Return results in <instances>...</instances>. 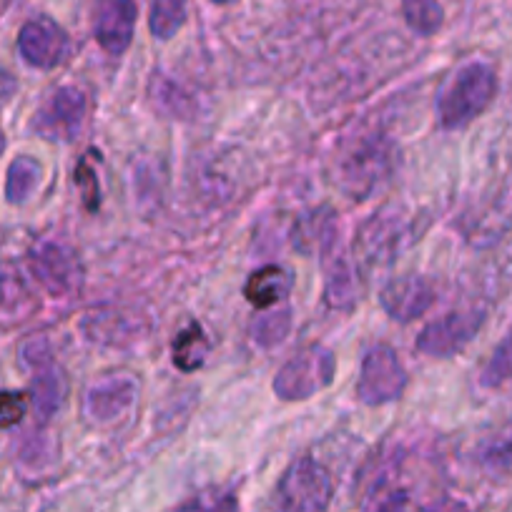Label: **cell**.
I'll list each match as a JSON object with an SVG mask.
<instances>
[{"mask_svg": "<svg viewBox=\"0 0 512 512\" xmlns=\"http://www.w3.org/2000/svg\"><path fill=\"white\" fill-rule=\"evenodd\" d=\"M21 357L33 374L31 392H28L33 410L38 412L41 420H51L61 410L63 402H66V372H63L61 364L53 357L51 344H48L46 337L28 339L21 347Z\"/></svg>", "mask_w": 512, "mask_h": 512, "instance_id": "obj_8", "label": "cell"}, {"mask_svg": "<svg viewBox=\"0 0 512 512\" xmlns=\"http://www.w3.org/2000/svg\"><path fill=\"white\" fill-rule=\"evenodd\" d=\"M209 512H239V502H236L234 495H224L219 500H214Z\"/></svg>", "mask_w": 512, "mask_h": 512, "instance_id": "obj_30", "label": "cell"}, {"mask_svg": "<svg viewBox=\"0 0 512 512\" xmlns=\"http://www.w3.org/2000/svg\"><path fill=\"white\" fill-rule=\"evenodd\" d=\"M407 390V369L390 344H374L362 359L357 379V400L367 407H382L400 400Z\"/></svg>", "mask_w": 512, "mask_h": 512, "instance_id": "obj_7", "label": "cell"}, {"mask_svg": "<svg viewBox=\"0 0 512 512\" xmlns=\"http://www.w3.org/2000/svg\"><path fill=\"white\" fill-rule=\"evenodd\" d=\"M189 18V0H151L149 28L151 36L169 41L184 28Z\"/></svg>", "mask_w": 512, "mask_h": 512, "instance_id": "obj_23", "label": "cell"}, {"mask_svg": "<svg viewBox=\"0 0 512 512\" xmlns=\"http://www.w3.org/2000/svg\"><path fill=\"white\" fill-rule=\"evenodd\" d=\"M211 505H214V502H211ZM211 505L206 500H201V497H196V500H189V502H184V505L174 507L171 512H209Z\"/></svg>", "mask_w": 512, "mask_h": 512, "instance_id": "obj_31", "label": "cell"}, {"mask_svg": "<svg viewBox=\"0 0 512 512\" xmlns=\"http://www.w3.org/2000/svg\"><path fill=\"white\" fill-rule=\"evenodd\" d=\"M18 53L28 66L38 71H53L71 53V38L51 18H33L18 33Z\"/></svg>", "mask_w": 512, "mask_h": 512, "instance_id": "obj_12", "label": "cell"}, {"mask_svg": "<svg viewBox=\"0 0 512 512\" xmlns=\"http://www.w3.org/2000/svg\"><path fill=\"white\" fill-rule=\"evenodd\" d=\"M83 334L98 347H131L149 334V324L144 317L126 309H93L81 324Z\"/></svg>", "mask_w": 512, "mask_h": 512, "instance_id": "obj_16", "label": "cell"}, {"mask_svg": "<svg viewBox=\"0 0 512 512\" xmlns=\"http://www.w3.org/2000/svg\"><path fill=\"white\" fill-rule=\"evenodd\" d=\"M43 169L33 156H18L11 161L6 176V199L11 204H26L33 196L36 186L41 184Z\"/></svg>", "mask_w": 512, "mask_h": 512, "instance_id": "obj_22", "label": "cell"}, {"mask_svg": "<svg viewBox=\"0 0 512 512\" xmlns=\"http://www.w3.org/2000/svg\"><path fill=\"white\" fill-rule=\"evenodd\" d=\"M337 377V357L324 344H309L282 364L272 390L284 402H304L327 390Z\"/></svg>", "mask_w": 512, "mask_h": 512, "instance_id": "obj_4", "label": "cell"}, {"mask_svg": "<svg viewBox=\"0 0 512 512\" xmlns=\"http://www.w3.org/2000/svg\"><path fill=\"white\" fill-rule=\"evenodd\" d=\"M88 116V98L81 88L63 86L48 96L33 118V131L48 141H76Z\"/></svg>", "mask_w": 512, "mask_h": 512, "instance_id": "obj_11", "label": "cell"}, {"mask_svg": "<svg viewBox=\"0 0 512 512\" xmlns=\"http://www.w3.org/2000/svg\"><path fill=\"white\" fill-rule=\"evenodd\" d=\"M507 382H512V327L480 372V384L485 390H497Z\"/></svg>", "mask_w": 512, "mask_h": 512, "instance_id": "obj_25", "label": "cell"}, {"mask_svg": "<svg viewBox=\"0 0 512 512\" xmlns=\"http://www.w3.org/2000/svg\"><path fill=\"white\" fill-rule=\"evenodd\" d=\"M151 103L159 113L169 118H191L196 113L194 93L176 83L174 78L164 76V73H154L149 83Z\"/></svg>", "mask_w": 512, "mask_h": 512, "instance_id": "obj_19", "label": "cell"}, {"mask_svg": "<svg viewBox=\"0 0 512 512\" xmlns=\"http://www.w3.org/2000/svg\"><path fill=\"white\" fill-rule=\"evenodd\" d=\"M425 512H467L460 502H437V505L427 507Z\"/></svg>", "mask_w": 512, "mask_h": 512, "instance_id": "obj_32", "label": "cell"}, {"mask_svg": "<svg viewBox=\"0 0 512 512\" xmlns=\"http://www.w3.org/2000/svg\"><path fill=\"white\" fill-rule=\"evenodd\" d=\"M482 462L495 472H512V432L495 437L482 450Z\"/></svg>", "mask_w": 512, "mask_h": 512, "instance_id": "obj_27", "label": "cell"}, {"mask_svg": "<svg viewBox=\"0 0 512 512\" xmlns=\"http://www.w3.org/2000/svg\"><path fill=\"white\" fill-rule=\"evenodd\" d=\"M292 332V309H262V314H256L249 324V334L259 347L272 349L282 344Z\"/></svg>", "mask_w": 512, "mask_h": 512, "instance_id": "obj_21", "label": "cell"}, {"mask_svg": "<svg viewBox=\"0 0 512 512\" xmlns=\"http://www.w3.org/2000/svg\"><path fill=\"white\" fill-rule=\"evenodd\" d=\"M209 3H214V6H231L236 0H209Z\"/></svg>", "mask_w": 512, "mask_h": 512, "instance_id": "obj_33", "label": "cell"}, {"mask_svg": "<svg viewBox=\"0 0 512 512\" xmlns=\"http://www.w3.org/2000/svg\"><path fill=\"white\" fill-rule=\"evenodd\" d=\"M407 500H410V495H407V490L402 485L379 482V485H374V490L369 492L362 512H405Z\"/></svg>", "mask_w": 512, "mask_h": 512, "instance_id": "obj_26", "label": "cell"}, {"mask_svg": "<svg viewBox=\"0 0 512 512\" xmlns=\"http://www.w3.org/2000/svg\"><path fill=\"white\" fill-rule=\"evenodd\" d=\"M28 267L33 279L53 299H68L81 292L83 269L78 254L58 239H41L28 251Z\"/></svg>", "mask_w": 512, "mask_h": 512, "instance_id": "obj_9", "label": "cell"}, {"mask_svg": "<svg viewBox=\"0 0 512 512\" xmlns=\"http://www.w3.org/2000/svg\"><path fill=\"white\" fill-rule=\"evenodd\" d=\"M497 96V73L490 63L470 61L452 73L437 96V118L447 131L470 126Z\"/></svg>", "mask_w": 512, "mask_h": 512, "instance_id": "obj_2", "label": "cell"}, {"mask_svg": "<svg viewBox=\"0 0 512 512\" xmlns=\"http://www.w3.org/2000/svg\"><path fill=\"white\" fill-rule=\"evenodd\" d=\"M76 181L81 184V194H83V201H86V209L88 211H96L98 204H101V199H98V179H96V171L88 169L86 161H81V164L76 166Z\"/></svg>", "mask_w": 512, "mask_h": 512, "instance_id": "obj_29", "label": "cell"}, {"mask_svg": "<svg viewBox=\"0 0 512 512\" xmlns=\"http://www.w3.org/2000/svg\"><path fill=\"white\" fill-rule=\"evenodd\" d=\"M482 324H485V312L482 309H452V312L442 314L440 319H432L417 334L415 349L435 359L455 357L457 352H462L477 337Z\"/></svg>", "mask_w": 512, "mask_h": 512, "instance_id": "obj_10", "label": "cell"}, {"mask_svg": "<svg viewBox=\"0 0 512 512\" xmlns=\"http://www.w3.org/2000/svg\"><path fill=\"white\" fill-rule=\"evenodd\" d=\"M415 239L412 219L395 206L374 211L369 219L362 221L354 236L352 256L357 267L362 264L364 269L390 267L397 256L407 249Z\"/></svg>", "mask_w": 512, "mask_h": 512, "instance_id": "obj_3", "label": "cell"}, {"mask_svg": "<svg viewBox=\"0 0 512 512\" xmlns=\"http://www.w3.org/2000/svg\"><path fill=\"white\" fill-rule=\"evenodd\" d=\"M136 402V379L131 374H106L93 382L83 397V415L91 425H113Z\"/></svg>", "mask_w": 512, "mask_h": 512, "instance_id": "obj_13", "label": "cell"}, {"mask_svg": "<svg viewBox=\"0 0 512 512\" xmlns=\"http://www.w3.org/2000/svg\"><path fill=\"white\" fill-rule=\"evenodd\" d=\"M36 309V294L21 272L11 264H0V319L8 324L23 322Z\"/></svg>", "mask_w": 512, "mask_h": 512, "instance_id": "obj_18", "label": "cell"}, {"mask_svg": "<svg viewBox=\"0 0 512 512\" xmlns=\"http://www.w3.org/2000/svg\"><path fill=\"white\" fill-rule=\"evenodd\" d=\"M294 289V277L279 264H267V267H259L249 277V282L244 284V297L251 307L256 309H272L279 302L292 294Z\"/></svg>", "mask_w": 512, "mask_h": 512, "instance_id": "obj_17", "label": "cell"}, {"mask_svg": "<svg viewBox=\"0 0 512 512\" xmlns=\"http://www.w3.org/2000/svg\"><path fill=\"white\" fill-rule=\"evenodd\" d=\"M139 6L136 0H96L93 36L108 56H123L134 41Z\"/></svg>", "mask_w": 512, "mask_h": 512, "instance_id": "obj_15", "label": "cell"}, {"mask_svg": "<svg viewBox=\"0 0 512 512\" xmlns=\"http://www.w3.org/2000/svg\"><path fill=\"white\" fill-rule=\"evenodd\" d=\"M395 169V144L384 134H362L342 146L334 181L349 199L364 201L390 181Z\"/></svg>", "mask_w": 512, "mask_h": 512, "instance_id": "obj_1", "label": "cell"}, {"mask_svg": "<svg viewBox=\"0 0 512 512\" xmlns=\"http://www.w3.org/2000/svg\"><path fill=\"white\" fill-rule=\"evenodd\" d=\"M28 395L26 392H0V430H11L26 417Z\"/></svg>", "mask_w": 512, "mask_h": 512, "instance_id": "obj_28", "label": "cell"}, {"mask_svg": "<svg viewBox=\"0 0 512 512\" xmlns=\"http://www.w3.org/2000/svg\"><path fill=\"white\" fill-rule=\"evenodd\" d=\"M317 249L324 274V302L334 312H352L362 299V277L352 251L339 239L337 224L327 231Z\"/></svg>", "mask_w": 512, "mask_h": 512, "instance_id": "obj_6", "label": "cell"}, {"mask_svg": "<svg viewBox=\"0 0 512 512\" xmlns=\"http://www.w3.org/2000/svg\"><path fill=\"white\" fill-rule=\"evenodd\" d=\"M334 497V480L314 457H297L277 485V512H324Z\"/></svg>", "mask_w": 512, "mask_h": 512, "instance_id": "obj_5", "label": "cell"}, {"mask_svg": "<svg viewBox=\"0 0 512 512\" xmlns=\"http://www.w3.org/2000/svg\"><path fill=\"white\" fill-rule=\"evenodd\" d=\"M437 299L435 284L422 274H405L384 284L379 294V304L390 319L400 324L415 322L417 317L427 314Z\"/></svg>", "mask_w": 512, "mask_h": 512, "instance_id": "obj_14", "label": "cell"}, {"mask_svg": "<svg viewBox=\"0 0 512 512\" xmlns=\"http://www.w3.org/2000/svg\"><path fill=\"white\" fill-rule=\"evenodd\" d=\"M402 16L412 33L430 38L445 26V8L440 0H400Z\"/></svg>", "mask_w": 512, "mask_h": 512, "instance_id": "obj_24", "label": "cell"}, {"mask_svg": "<svg viewBox=\"0 0 512 512\" xmlns=\"http://www.w3.org/2000/svg\"><path fill=\"white\" fill-rule=\"evenodd\" d=\"M211 352V342L206 337L204 327L199 322H189L171 344V359L181 372H196L206 364V357Z\"/></svg>", "mask_w": 512, "mask_h": 512, "instance_id": "obj_20", "label": "cell"}]
</instances>
